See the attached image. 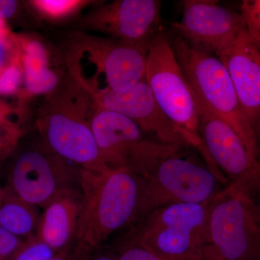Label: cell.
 Segmentation results:
<instances>
[{
    "label": "cell",
    "mask_w": 260,
    "mask_h": 260,
    "mask_svg": "<svg viewBox=\"0 0 260 260\" xmlns=\"http://www.w3.org/2000/svg\"><path fill=\"white\" fill-rule=\"evenodd\" d=\"M97 105L90 94L65 72L62 80L39 108L36 126L49 150L83 169L105 172L90 120Z\"/></svg>",
    "instance_id": "1"
},
{
    "label": "cell",
    "mask_w": 260,
    "mask_h": 260,
    "mask_svg": "<svg viewBox=\"0 0 260 260\" xmlns=\"http://www.w3.org/2000/svg\"><path fill=\"white\" fill-rule=\"evenodd\" d=\"M150 47L72 30L59 49L67 71L89 93H122L145 79Z\"/></svg>",
    "instance_id": "2"
},
{
    "label": "cell",
    "mask_w": 260,
    "mask_h": 260,
    "mask_svg": "<svg viewBox=\"0 0 260 260\" xmlns=\"http://www.w3.org/2000/svg\"><path fill=\"white\" fill-rule=\"evenodd\" d=\"M79 186L81 207L75 244L91 254L114 232L136 223L142 182L127 169H81Z\"/></svg>",
    "instance_id": "3"
},
{
    "label": "cell",
    "mask_w": 260,
    "mask_h": 260,
    "mask_svg": "<svg viewBox=\"0 0 260 260\" xmlns=\"http://www.w3.org/2000/svg\"><path fill=\"white\" fill-rule=\"evenodd\" d=\"M169 42L191 93L226 121L251 155L260 159L255 130L243 112L223 62L218 56L191 47L178 36Z\"/></svg>",
    "instance_id": "4"
},
{
    "label": "cell",
    "mask_w": 260,
    "mask_h": 260,
    "mask_svg": "<svg viewBox=\"0 0 260 260\" xmlns=\"http://www.w3.org/2000/svg\"><path fill=\"white\" fill-rule=\"evenodd\" d=\"M210 202L158 208L135 224L127 237L167 260H207Z\"/></svg>",
    "instance_id": "5"
},
{
    "label": "cell",
    "mask_w": 260,
    "mask_h": 260,
    "mask_svg": "<svg viewBox=\"0 0 260 260\" xmlns=\"http://www.w3.org/2000/svg\"><path fill=\"white\" fill-rule=\"evenodd\" d=\"M207 260H260V205L230 184L209 204Z\"/></svg>",
    "instance_id": "6"
},
{
    "label": "cell",
    "mask_w": 260,
    "mask_h": 260,
    "mask_svg": "<svg viewBox=\"0 0 260 260\" xmlns=\"http://www.w3.org/2000/svg\"><path fill=\"white\" fill-rule=\"evenodd\" d=\"M181 153L158 159L138 175L142 195L135 223L167 205L208 203L220 191L218 176L211 169Z\"/></svg>",
    "instance_id": "7"
},
{
    "label": "cell",
    "mask_w": 260,
    "mask_h": 260,
    "mask_svg": "<svg viewBox=\"0 0 260 260\" xmlns=\"http://www.w3.org/2000/svg\"><path fill=\"white\" fill-rule=\"evenodd\" d=\"M7 187L34 206L44 208L70 189H78L81 169L51 151L42 143L22 145L10 157Z\"/></svg>",
    "instance_id": "8"
},
{
    "label": "cell",
    "mask_w": 260,
    "mask_h": 260,
    "mask_svg": "<svg viewBox=\"0 0 260 260\" xmlns=\"http://www.w3.org/2000/svg\"><path fill=\"white\" fill-rule=\"evenodd\" d=\"M145 79L166 115L203 143L198 132L199 117L194 97L162 30L149 49Z\"/></svg>",
    "instance_id": "9"
},
{
    "label": "cell",
    "mask_w": 260,
    "mask_h": 260,
    "mask_svg": "<svg viewBox=\"0 0 260 260\" xmlns=\"http://www.w3.org/2000/svg\"><path fill=\"white\" fill-rule=\"evenodd\" d=\"M192 95L199 117L198 132L214 166L225 174L231 184L254 198L260 197V159L251 155L226 121Z\"/></svg>",
    "instance_id": "10"
},
{
    "label": "cell",
    "mask_w": 260,
    "mask_h": 260,
    "mask_svg": "<svg viewBox=\"0 0 260 260\" xmlns=\"http://www.w3.org/2000/svg\"><path fill=\"white\" fill-rule=\"evenodd\" d=\"M161 5L158 0L103 3L77 19L75 30L98 32L121 42L150 47L162 30Z\"/></svg>",
    "instance_id": "11"
},
{
    "label": "cell",
    "mask_w": 260,
    "mask_h": 260,
    "mask_svg": "<svg viewBox=\"0 0 260 260\" xmlns=\"http://www.w3.org/2000/svg\"><path fill=\"white\" fill-rule=\"evenodd\" d=\"M90 95L98 107L126 116L155 141L184 149L194 147L201 153L205 152L203 143L195 140L166 115L145 79L122 93L107 90Z\"/></svg>",
    "instance_id": "12"
},
{
    "label": "cell",
    "mask_w": 260,
    "mask_h": 260,
    "mask_svg": "<svg viewBox=\"0 0 260 260\" xmlns=\"http://www.w3.org/2000/svg\"><path fill=\"white\" fill-rule=\"evenodd\" d=\"M182 16L173 24L175 35L191 47L218 56L245 28L241 13L214 0L181 2Z\"/></svg>",
    "instance_id": "13"
},
{
    "label": "cell",
    "mask_w": 260,
    "mask_h": 260,
    "mask_svg": "<svg viewBox=\"0 0 260 260\" xmlns=\"http://www.w3.org/2000/svg\"><path fill=\"white\" fill-rule=\"evenodd\" d=\"M90 125L101 157L109 169H128L135 158L159 143L129 118L98 106Z\"/></svg>",
    "instance_id": "14"
},
{
    "label": "cell",
    "mask_w": 260,
    "mask_h": 260,
    "mask_svg": "<svg viewBox=\"0 0 260 260\" xmlns=\"http://www.w3.org/2000/svg\"><path fill=\"white\" fill-rule=\"evenodd\" d=\"M226 68L246 119L255 127L260 119V50L246 28L218 56Z\"/></svg>",
    "instance_id": "15"
},
{
    "label": "cell",
    "mask_w": 260,
    "mask_h": 260,
    "mask_svg": "<svg viewBox=\"0 0 260 260\" xmlns=\"http://www.w3.org/2000/svg\"><path fill=\"white\" fill-rule=\"evenodd\" d=\"M79 189L64 191L43 208L37 236L56 252L75 244L81 207Z\"/></svg>",
    "instance_id": "16"
},
{
    "label": "cell",
    "mask_w": 260,
    "mask_h": 260,
    "mask_svg": "<svg viewBox=\"0 0 260 260\" xmlns=\"http://www.w3.org/2000/svg\"><path fill=\"white\" fill-rule=\"evenodd\" d=\"M19 56L23 72V90L19 94L20 102L34 95H47L62 80L51 64V55L47 44L39 38L17 35Z\"/></svg>",
    "instance_id": "17"
},
{
    "label": "cell",
    "mask_w": 260,
    "mask_h": 260,
    "mask_svg": "<svg viewBox=\"0 0 260 260\" xmlns=\"http://www.w3.org/2000/svg\"><path fill=\"white\" fill-rule=\"evenodd\" d=\"M4 187V198L0 205V227L22 239L37 235L41 215L37 207Z\"/></svg>",
    "instance_id": "18"
},
{
    "label": "cell",
    "mask_w": 260,
    "mask_h": 260,
    "mask_svg": "<svg viewBox=\"0 0 260 260\" xmlns=\"http://www.w3.org/2000/svg\"><path fill=\"white\" fill-rule=\"evenodd\" d=\"M93 2L83 0H32L27 5L41 18L51 22L68 20Z\"/></svg>",
    "instance_id": "19"
},
{
    "label": "cell",
    "mask_w": 260,
    "mask_h": 260,
    "mask_svg": "<svg viewBox=\"0 0 260 260\" xmlns=\"http://www.w3.org/2000/svg\"><path fill=\"white\" fill-rule=\"evenodd\" d=\"M56 251L37 235L24 239L8 260H50Z\"/></svg>",
    "instance_id": "20"
},
{
    "label": "cell",
    "mask_w": 260,
    "mask_h": 260,
    "mask_svg": "<svg viewBox=\"0 0 260 260\" xmlns=\"http://www.w3.org/2000/svg\"><path fill=\"white\" fill-rule=\"evenodd\" d=\"M23 87V72L18 51L13 60L0 71V95H18Z\"/></svg>",
    "instance_id": "21"
},
{
    "label": "cell",
    "mask_w": 260,
    "mask_h": 260,
    "mask_svg": "<svg viewBox=\"0 0 260 260\" xmlns=\"http://www.w3.org/2000/svg\"><path fill=\"white\" fill-rule=\"evenodd\" d=\"M25 133L21 124L13 121L0 122V165L14 153Z\"/></svg>",
    "instance_id": "22"
},
{
    "label": "cell",
    "mask_w": 260,
    "mask_h": 260,
    "mask_svg": "<svg viewBox=\"0 0 260 260\" xmlns=\"http://www.w3.org/2000/svg\"><path fill=\"white\" fill-rule=\"evenodd\" d=\"M240 13L246 31L260 50V0H244Z\"/></svg>",
    "instance_id": "23"
},
{
    "label": "cell",
    "mask_w": 260,
    "mask_h": 260,
    "mask_svg": "<svg viewBox=\"0 0 260 260\" xmlns=\"http://www.w3.org/2000/svg\"><path fill=\"white\" fill-rule=\"evenodd\" d=\"M114 256L117 260H167L128 237L121 243Z\"/></svg>",
    "instance_id": "24"
},
{
    "label": "cell",
    "mask_w": 260,
    "mask_h": 260,
    "mask_svg": "<svg viewBox=\"0 0 260 260\" xmlns=\"http://www.w3.org/2000/svg\"><path fill=\"white\" fill-rule=\"evenodd\" d=\"M15 34L8 37H0V71L13 60L18 54Z\"/></svg>",
    "instance_id": "25"
},
{
    "label": "cell",
    "mask_w": 260,
    "mask_h": 260,
    "mask_svg": "<svg viewBox=\"0 0 260 260\" xmlns=\"http://www.w3.org/2000/svg\"><path fill=\"white\" fill-rule=\"evenodd\" d=\"M23 240L0 227V260L9 259Z\"/></svg>",
    "instance_id": "26"
},
{
    "label": "cell",
    "mask_w": 260,
    "mask_h": 260,
    "mask_svg": "<svg viewBox=\"0 0 260 260\" xmlns=\"http://www.w3.org/2000/svg\"><path fill=\"white\" fill-rule=\"evenodd\" d=\"M22 110L23 109H22L21 106L13 107L8 103L5 102L3 99H0V122L13 121V122L19 123L13 119V116L14 115L18 116L19 119L22 120V118L23 116V114L21 113Z\"/></svg>",
    "instance_id": "27"
},
{
    "label": "cell",
    "mask_w": 260,
    "mask_h": 260,
    "mask_svg": "<svg viewBox=\"0 0 260 260\" xmlns=\"http://www.w3.org/2000/svg\"><path fill=\"white\" fill-rule=\"evenodd\" d=\"M89 255L75 244L71 247L56 253L50 260H86Z\"/></svg>",
    "instance_id": "28"
},
{
    "label": "cell",
    "mask_w": 260,
    "mask_h": 260,
    "mask_svg": "<svg viewBox=\"0 0 260 260\" xmlns=\"http://www.w3.org/2000/svg\"><path fill=\"white\" fill-rule=\"evenodd\" d=\"M19 5L20 3L18 1L0 0V17L8 23V20L13 18L16 14L19 9Z\"/></svg>",
    "instance_id": "29"
},
{
    "label": "cell",
    "mask_w": 260,
    "mask_h": 260,
    "mask_svg": "<svg viewBox=\"0 0 260 260\" xmlns=\"http://www.w3.org/2000/svg\"><path fill=\"white\" fill-rule=\"evenodd\" d=\"M86 260H117L113 254H90Z\"/></svg>",
    "instance_id": "30"
},
{
    "label": "cell",
    "mask_w": 260,
    "mask_h": 260,
    "mask_svg": "<svg viewBox=\"0 0 260 260\" xmlns=\"http://www.w3.org/2000/svg\"><path fill=\"white\" fill-rule=\"evenodd\" d=\"M254 130H255L256 137H257L258 141H259L260 146V119L259 121H258L257 124H256L255 127H254Z\"/></svg>",
    "instance_id": "31"
},
{
    "label": "cell",
    "mask_w": 260,
    "mask_h": 260,
    "mask_svg": "<svg viewBox=\"0 0 260 260\" xmlns=\"http://www.w3.org/2000/svg\"><path fill=\"white\" fill-rule=\"evenodd\" d=\"M5 194V187H3L0 183V205H1L2 201H3V198H4Z\"/></svg>",
    "instance_id": "32"
}]
</instances>
